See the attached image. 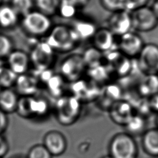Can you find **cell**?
Masks as SVG:
<instances>
[{
  "instance_id": "cell-1",
  "label": "cell",
  "mask_w": 158,
  "mask_h": 158,
  "mask_svg": "<svg viewBox=\"0 0 158 158\" xmlns=\"http://www.w3.org/2000/svg\"><path fill=\"white\" fill-rule=\"evenodd\" d=\"M79 41L72 28L65 25H57L52 27L45 41L54 51L64 52L74 49Z\"/></svg>"
},
{
  "instance_id": "cell-2",
  "label": "cell",
  "mask_w": 158,
  "mask_h": 158,
  "mask_svg": "<svg viewBox=\"0 0 158 158\" xmlns=\"http://www.w3.org/2000/svg\"><path fill=\"white\" fill-rule=\"evenodd\" d=\"M109 152L112 158H136L137 144L131 135L126 132L118 133L110 139Z\"/></svg>"
},
{
  "instance_id": "cell-3",
  "label": "cell",
  "mask_w": 158,
  "mask_h": 158,
  "mask_svg": "<svg viewBox=\"0 0 158 158\" xmlns=\"http://www.w3.org/2000/svg\"><path fill=\"white\" fill-rule=\"evenodd\" d=\"M22 27L24 31L32 36H41L50 31L52 23L50 17L37 10H31L23 16Z\"/></svg>"
},
{
  "instance_id": "cell-4",
  "label": "cell",
  "mask_w": 158,
  "mask_h": 158,
  "mask_svg": "<svg viewBox=\"0 0 158 158\" xmlns=\"http://www.w3.org/2000/svg\"><path fill=\"white\" fill-rule=\"evenodd\" d=\"M80 111V100L75 96H61L56 103V117L62 125H70L74 123L79 117Z\"/></svg>"
},
{
  "instance_id": "cell-5",
  "label": "cell",
  "mask_w": 158,
  "mask_h": 158,
  "mask_svg": "<svg viewBox=\"0 0 158 158\" xmlns=\"http://www.w3.org/2000/svg\"><path fill=\"white\" fill-rule=\"evenodd\" d=\"M131 12L132 28L136 31L148 32L153 30L158 25V19L151 7L147 6Z\"/></svg>"
},
{
  "instance_id": "cell-6",
  "label": "cell",
  "mask_w": 158,
  "mask_h": 158,
  "mask_svg": "<svg viewBox=\"0 0 158 158\" xmlns=\"http://www.w3.org/2000/svg\"><path fill=\"white\" fill-rule=\"evenodd\" d=\"M54 52L46 41L38 43L31 50L30 56V63L38 72L49 69L54 61Z\"/></svg>"
},
{
  "instance_id": "cell-7",
  "label": "cell",
  "mask_w": 158,
  "mask_h": 158,
  "mask_svg": "<svg viewBox=\"0 0 158 158\" xmlns=\"http://www.w3.org/2000/svg\"><path fill=\"white\" fill-rule=\"evenodd\" d=\"M86 65L80 54H72L65 58L60 64L61 75L69 81H75L80 79Z\"/></svg>"
},
{
  "instance_id": "cell-8",
  "label": "cell",
  "mask_w": 158,
  "mask_h": 158,
  "mask_svg": "<svg viewBox=\"0 0 158 158\" xmlns=\"http://www.w3.org/2000/svg\"><path fill=\"white\" fill-rule=\"evenodd\" d=\"M144 44L142 38L131 30L120 36L118 51L127 57H138Z\"/></svg>"
},
{
  "instance_id": "cell-9",
  "label": "cell",
  "mask_w": 158,
  "mask_h": 158,
  "mask_svg": "<svg viewBox=\"0 0 158 158\" xmlns=\"http://www.w3.org/2000/svg\"><path fill=\"white\" fill-rule=\"evenodd\" d=\"M138 65L141 70L149 74L158 72V46L145 44L138 56Z\"/></svg>"
},
{
  "instance_id": "cell-10",
  "label": "cell",
  "mask_w": 158,
  "mask_h": 158,
  "mask_svg": "<svg viewBox=\"0 0 158 158\" xmlns=\"http://www.w3.org/2000/svg\"><path fill=\"white\" fill-rule=\"evenodd\" d=\"M107 23V28L114 35L119 36L133 30L131 12L127 10L112 12L108 19Z\"/></svg>"
},
{
  "instance_id": "cell-11",
  "label": "cell",
  "mask_w": 158,
  "mask_h": 158,
  "mask_svg": "<svg viewBox=\"0 0 158 158\" xmlns=\"http://www.w3.org/2000/svg\"><path fill=\"white\" fill-rule=\"evenodd\" d=\"M43 144L52 156H58L66 151L67 142L62 133L53 130L44 135Z\"/></svg>"
},
{
  "instance_id": "cell-12",
  "label": "cell",
  "mask_w": 158,
  "mask_h": 158,
  "mask_svg": "<svg viewBox=\"0 0 158 158\" xmlns=\"http://www.w3.org/2000/svg\"><path fill=\"white\" fill-rule=\"evenodd\" d=\"M133 115L131 106L126 101L118 100L110 106V117L117 124L125 125Z\"/></svg>"
},
{
  "instance_id": "cell-13",
  "label": "cell",
  "mask_w": 158,
  "mask_h": 158,
  "mask_svg": "<svg viewBox=\"0 0 158 158\" xmlns=\"http://www.w3.org/2000/svg\"><path fill=\"white\" fill-rule=\"evenodd\" d=\"M7 57L9 68L13 72L17 75L26 73L30 64V56L26 52L22 50H12Z\"/></svg>"
},
{
  "instance_id": "cell-14",
  "label": "cell",
  "mask_w": 158,
  "mask_h": 158,
  "mask_svg": "<svg viewBox=\"0 0 158 158\" xmlns=\"http://www.w3.org/2000/svg\"><path fill=\"white\" fill-rule=\"evenodd\" d=\"M114 33L108 28H98L92 38L93 46L102 52H108L113 49L114 46Z\"/></svg>"
},
{
  "instance_id": "cell-15",
  "label": "cell",
  "mask_w": 158,
  "mask_h": 158,
  "mask_svg": "<svg viewBox=\"0 0 158 158\" xmlns=\"http://www.w3.org/2000/svg\"><path fill=\"white\" fill-rule=\"evenodd\" d=\"M16 91L22 96H33L38 89V80L33 75L26 73L17 76Z\"/></svg>"
},
{
  "instance_id": "cell-16",
  "label": "cell",
  "mask_w": 158,
  "mask_h": 158,
  "mask_svg": "<svg viewBox=\"0 0 158 158\" xmlns=\"http://www.w3.org/2000/svg\"><path fill=\"white\" fill-rule=\"evenodd\" d=\"M18 93L10 88H2L0 91V110L6 114L16 111L18 101Z\"/></svg>"
},
{
  "instance_id": "cell-17",
  "label": "cell",
  "mask_w": 158,
  "mask_h": 158,
  "mask_svg": "<svg viewBox=\"0 0 158 158\" xmlns=\"http://www.w3.org/2000/svg\"><path fill=\"white\" fill-rule=\"evenodd\" d=\"M142 145L149 155L158 156V128L146 130L143 135Z\"/></svg>"
},
{
  "instance_id": "cell-18",
  "label": "cell",
  "mask_w": 158,
  "mask_h": 158,
  "mask_svg": "<svg viewBox=\"0 0 158 158\" xmlns=\"http://www.w3.org/2000/svg\"><path fill=\"white\" fill-rule=\"evenodd\" d=\"M19 14L10 4L0 5V27L11 28L19 21Z\"/></svg>"
},
{
  "instance_id": "cell-19",
  "label": "cell",
  "mask_w": 158,
  "mask_h": 158,
  "mask_svg": "<svg viewBox=\"0 0 158 158\" xmlns=\"http://www.w3.org/2000/svg\"><path fill=\"white\" fill-rule=\"evenodd\" d=\"M72 28L80 41L92 38L98 29L93 22L86 20H77Z\"/></svg>"
},
{
  "instance_id": "cell-20",
  "label": "cell",
  "mask_w": 158,
  "mask_h": 158,
  "mask_svg": "<svg viewBox=\"0 0 158 158\" xmlns=\"http://www.w3.org/2000/svg\"><path fill=\"white\" fill-rule=\"evenodd\" d=\"M82 57L86 67L88 66L90 69L101 65L103 55L101 51L93 46L85 51Z\"/></svg>"
},
{
  "instance_id": "cell-21",
  "label": "cell",
  "mask_w": 158,
  "mask_h": 158,
  "mask_svg": "<svg viewBox=\"0 0 158 158\" xmlns=\"http://www.w3.org/2000/svg\"><path fill=\"white\" fill-rule=\"evenodd\" d=\"M127 133L131 136L133 135H139L144 131L146 127V123L144 119L139 115H133L132 117L125 125Z\"/></svg>"
},
{
  "instance_id": "cell-22",
  "label": "cell",
  "mask_w": 158,
  "mask_h": 158,
  "mask_svg": "<svg viewBox=\"0 0 158 158\" xmlns=\"http://www.w3.org/2000/svg\"><path fill=\"white\" fill-rule=\"evenodd\" d=\"M60 0H35L38 10L44 14L51 16L57 12Z\"/></svg>"
},
{
  "instance_id": "cell-23",
  "label": "cell",
  "mask_w": 158,
  "mask_h": 158,
  "mask_svg": "<svg viewBox=\"0 0 158 158\" xmlns=\"http://www.w3.org/2000/svg\"><path fill=\"white\" fill-rule=\"evenodd\" d=\"M33 96H22L19 98L16 112L23 118L33 117L31 100Z\"/></svg>"
},
{
  "instance_id": "cell-24",
  "label": "cell",
  "mask_w": 158,
  "mask_h": 158,
  "mask_svg": "<svg viewBox=\"0 0 158 158\" xmlns=\"http://www.w3.org/2000/svg\"><path fill=\"white\" fill-rule=\"evenodd\" d=\"M77 6L70 0H60L57 12L65 19L73 17L77 11Z\"/></svg>"
},
{
  "instance_id": "cell-25",
  "label": "cell",
  "mask_w": 158,
  "mask_h": 158,
  "mask_svg": "<svg viewBox=\"0 0 158 158\" xmlns=\"http://www.w3.org/2000/svg\"><path fill=\"white\" fill-rule=\"evenodd\" d=\"M17 75L9 67H3L0 70V86L1 88H10L15 84Z\"/></svg>"
},
{
  "instance_id": "cell-26",
  "label": "cell",
  "mask_w": 158,
  "mask_h": 158,
  "mask_svg": "<svg viewBox=\"0 0 158 158\" xmlns=\"http://www.w3.org/2000/svg\"><path fill=\"white\" fill-rule=\"evenodd\" d=\"M49 109L47 101L43 98H35L33 96L31 100V110L33 117H42Z\"/></svg>"
},
{
  "instance_id": "cell-27",
  "label": "cell",
  "mask_w": 158,
  "mask_h": 158,
  "mask_svg": "<svg viewBox=\"0 0 158 158\" xmlns=\"http://www.w3.org/2000/svg\"><path fill=\"white\" fill-rule=\"evenodd\" d=\"M34 2L33 0H10L11 6L22 15H25L32 10Z\"/></svg>"
},
{
  "instance_id": "cell-28",
  "label": "cell",
  "mask_w": 158,
  "mask_h": 158,
  "mask_svg": "<svg viewBox=\"0 0 158 158\" xmlns=\"http://www.w3.org/2000/svg\"><path fill=\"white\" fill-rule=\"evenodd\" d=\"M52 156L43 146L37 144L31 146L28 151L25 158H52Z\"/></svg>"
},
{
  "instance_id": "cell-29",
  "label": "cell",
  "mask_w": 158,
  "mask_h": 158,
  "mask_svg": "<svg viewBox=\"0 0 158 158\" xmlns=\"http://www.w3.org/2000/svg\"><path fill=\"white\" fill-rule=\"evenodd\" d=\"M63 79L64 77L61 75H57L53 74L46 82V84L48 85V86L51 94L57 96L62 91L64 85Z\"/></svg>"
},
{
  "instance_id": "cell-30",
  "label": "cell",
  "mask_w": 158,
  "mask_h": 158,
  "mask_svg": "<svg viewBox=\"0 0 158 158\" xmlns=\"http://www.w3.org/2000/svg\"><path fill=\"white\" fill-rule=\"evenodd\" d=\"M100 2L105 9L112 12L125 10V0H100Z\"/></svg>"
},
{
  "instance_id": "cell-31",
  "label": "cell",
  "mask_w": 158,
  "mask_h": 158,
  "mask_svg": "<svg viewBox=\"0 0 158 158\" xmlns=\"http://www.w3.org/2000/svg\"><path fill=\"white\" fill-rule=\"evenodd\" d=\"M12 51V40L8 36L0 34V58L7 57Z\"/></svg>"
},
{
  "instance_id": "cell-32",
  "label": "cell",
  "mask_w": 158,
  "mask_h": 158,
  "mask_svg": "<svg viewBox=\"0 0 158 158\" xmlns=\"http://www.w3.org/2000/svg\"><path fill=\"white\" fill-rule=\"evenodd\" d=\"M149 0H125V10L132 12L137 9L147 6Z\"/></svg>"
},
{
  "instance_id": "cell-33",
  "label": "cell",
  "mask_w": 158,
  "mask_h": 158,
  "mask_svg": "<svg viewBox=\"0 0 158 158\" xmlns=\"http://www.w3.org/2000/svg\"><path fill=\"white\" fill-rule=\"evenodd\" d=\"M9 149V146L7 139L0 135V158H2L7 153Z\"/></svg>"
},
{
  "instance_id": "cell-34",
  "label": "cell",
  "mask_w": 158,
  "mask_h": 158,
  "mask_svg": "<svg viewBox=\"0 0 158 158\" xmlns=\"http://www.w3.org/2000/svg\"><path fill=\"white\" fill-rule=\"evenodd\" d=\"M8 125V118L7 114L0 110V135L5 131Z\"/></svg>"
},
{
  "instance_id": "cell-35",
  "label": "cell",
  "mask_w": 158,
  "mask_h": 158,
  "mask_svg": "<svg viewBox=\"0 0 158 158\" xmlns=\"http://www.w3.org/2000/svg\"><path fill=\"white\" fill-rule=\"evenodd\" d=\"M150 105L151 108L156 111H158V92L152 95Z\"/></svg>"
},
{
  "instance_id": "cell-36",
  "label": "cell",
  "mask_w": 158,
  "mask_h": 158,
  "mask_svg": "<svg viewBox=\"0 0 158 158\" xmlns=\"http://www.w3.org/2000/svg\"><path fill=\"white\" fill-rule=\"evenodd\" d=\"M72 1L77 7L85 6L89 2V0H70Z\"/></svg>"
},
{
  "instance_id": "cell-37",
  "label": "cell",
  "mask_w": 158,
  "mask_h": 158,
  "mask_svg": "<svg viewBox=\"0 0 158 158\" xmlns=\"http://www.w3.org/2000/svg\"><path fill=\"white\" fill-rule=\"evenodd\" d=\"M151 8L153 13L158 19V0H155L153 2L152 6H151Z\"/></svg>"
},
{
  "instance_id": "cell-38",
  "label": "cell",
  "mask_w": 158,
  "mask_h": 158,
  "mask_svg": "<svg viewBox=\"0 0 158 158\" xmlns=\"http://www.w3.org/2000/svg\"><path fill=\"white\" fill-rule=\"evenodd\" d=\"M3 67V65H2V61L1 60V59H0V70H1V69Z\"/></svg>"
},
{
  "instance_id": "cell-39",
  "label": "cell",
  "mask_w": 158,
  "mask_h": 158,
  "mask_svg": "<svg viewBox=\"0 0 158 158\" xmlns=\"http://www.w3.org/2000/svg\"><path fill=\"white\" fill-rule=\"evenodd\" d=\"M101 158H112L110 156H109V155H107V156H103L102 157H101Z\"/></svg>"
},
{
  "instance_id": "cell-40",
  "label": "cell",
  "mask_w": 158,
  "mask_h": 158,
  "mask_svg": "<svg viewBox=\"0 0 158 158\" xmlns=\"http://www.w3.org/2000/svg\"><path fill=\"white\" fill-rule=\"evenodd\" d=\"M15 158H25V157H17Z\"/></svg>"
},
{
  "instance_id": "cell-41",
  "label": "cell",
  "mask_w": 158,
  "mask_h": 158,
  "mask_svg": "<svg viewBox=\"0 0 158 158\" xmlns=\"http://www.w3.org/2000/svg\"><path fill=\"white\" fill-rule=\"evenodd\" d=\"M157 125H158V117H157Z\"/></svg>"
},
{
  "instance_id": "cell-42",
  "label": "cell",
  "mask_w": 158,
  "mask_h": 158,
  "mask_svg": "<svg viewBox=\"0 0 158 158\" xmlns=\"http://www.w3.org/2000/svg\"><path fill=\"white\" fill-rule=\"evenodd\" d=\"M2 0H0V5H1V2H2Z\"/></svg>"
},
{
  "instance_id": "cell-43",
  "label": "cell",
  "mask_w": 158,
  "mask_h": 158,
  "mask_svg": "<svg viewBox=\"0 0 158 158\" xmlns=\"http://www.w3.org/2000/svg\"><path fill=\"white\" fill-rule=\"evenodd\" d=\"M1 89H2V88H1V86H0V91H1Z\"/></svg>"
}]
</instances>
